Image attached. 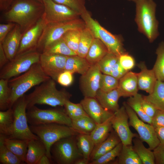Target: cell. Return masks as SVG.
Listing matches in <instances>:
<instances>
[{
  "label": "cell",
  "mask_w": 164,
  "mask_h": 164,
  "mask_svg": "<svg viewBox=\"0 0 164 164\" xmlns=\"http://www.w3.org/2000/svg\"><path fill=\"white\" fill-rule=\"evenodd\" d=\"M44 10L43 2L38 0H14L5 11L4 18L18 25L23 34L42 17Z\"/></svg>",
  "instance_id": "cell-1"
},
{
  "label": "cell",
  "mask_w": 164,
  "mask_h": 164,
  "mask_svg": "<svg viewBox=\"0 0 164 164\" xmlns=\"http://www.w3.org/2000/svg\"><path fill=\"white\" fill-rule=\"evenodd\" d=\"M71 96L65 90H58L55 81L50 78L36 86L31 93L25 95L27 109L36 104H46L53 107L64 106Z\"/></svg>",
  "instance_id": "cell-2"
},
{
  "label": "cell",
  "mask_w": 164,
  "mask_h": 164,
  "mask_svg": "<svg viewBox=\"0 0 164 164\" xmlns=\"http://www.w3.org/2000/svg\"><path fill=\"white\" fill-rule=\"evenodd\" d=\"M50 78L44 73L38 62L22 74L9 80V85L11 91L9 108H12L14 103L32 87Z\"/></svg>",
  "instance_id": "cell-3"
},
{
  "label": "cell",
  "mask_w": 164,
  "mask_h": 164,
  "mask_svg": "<svg viewBox=\"0 0 164 164\" xmlns=\"http://www.w3.org/2000/svg\"><path fill=\"white\" fill-rule=\"evenodd\" d=\"M135 21L138 30L152 43L159 35L155 17L156 4L153 0H137Z\"/></svg>",
  "instance_id": "cell-4"
},
{
  "label": "cell",
  "mask_w": 164,
  "mask_h": 164,
  "mask_svg": "<svg viewBox=\"0 0 164 164\" xmlns=\"http://www.w3.org/2000/svg\"><path fill=\"white\" fill-rule=\"evenodd\" d=\"M31 131L44 144L46 155L52 160L50 149L52 145L64 138L74 136L77 133L71 127L56 123L29 126Z\"/></svg>",
  "instance_id": "cell-5"
},
{
  "label": "cell",
  "mask_w": 164,
  "mask_h": 164,
  "mask_svg": "<svg viewBox=\"0 0 164 164\" xmlns=\"http://www.w3.org/2000/svg\"><path fill=\"white\" fill-rule=\"evenodd\" d=\"M80 16L95 38L99 39L104 44L109 52L119 57L126 52L121 38L113 34L103 27L91 17L87 9L81 13Z\"/></svg>",
  "instance_id": "cell-6"
},
{
  "label": "cell",
  "mask_w": 164,
  "mask_h": 164,
  "mask_svg": "<svg viewBox=\"0 0 164 164\" xmlns=\"http://www.w3.org/2000/svg\"><path fill=\"white\" fill-rule=\"evenodd\" d=\"M86 26L83 20L79 18L47 24L39 40L37 50L41 53L46 46L61 38L68 31L73 29H81Z\"/></svg>",
  "instance_id": "cell-7"
},
{
  "label": "cell",
  "mask_w": 164,
  "mask_h": 164,
  "mask_svg": "<svg viewBox=\"0 0 164 164\" xmlns=\"http://www.w3.org/2000/svg\"><path fill=\"white\" fill-rule=\"evenodd\" d=\"M27 105L25 94L19 98L13 104L12 107L14 115L12 131L11 135L7 138L28 141L39 138L31 131L28 125L26 111Z\"/></svg>",
  "instance_id": "cell-8"
},
{
  "label": "cell",
  "mask_w": 164,
  "mask_h": 164,
  "mask_svg": "<svg viewBox=\"0 0 164 164\" xmlns=\"http://www.w3.org/2000/svg\"><path fill=\"white\" fill-rule=\"evenodd\" d=\"M28 123L31 125L56 123L71 127L72 120L65 110L55 108L40 109L35 105L27 109Z\"/></svg>",
  "instance_id": "cell-9"
},
{
  "label": "cell",
  "mask_w": 164,
  "mask_h": 164,
  "mask_svg": "<svg viewBox=\"0 0 164 164\" xmlns=\"http://www.w3.org/2000/svg\"><path fill=\"white\" fill-rule=\"evenodd\" d=\"M72 136L63 138L51 146V158L58 164H73L78 159L83 157L79 151Z\"/></svg>",
  "instance_id": "cell-10"
},
{
  "label": "cell",
  "mask_w": 164,
  "mask_h": 164,
  "mask_svg": "<svg viewBox=\"0 0 164 164\" xmlns=\"http://www.w3.org/2000/svg\"><path fill=\"white\" fill-rule=\"evenodd\" d=\"M40 54L36 51L16 56L0 69V78L9 80L25 72L39 62Z\"/></svg>",
  "instance_id": "cell-11"
},
{
  "label": "cell",
  "mask_w": 164,
  "mask_h": 164,
  "mask_svg": "<svg viewBox=\"0 0 164 164\" xmlns=\"http://www.w3.org/2000/svg\"><path fill=\"white\" fill-rule=\"evenodd\" d=\"M123 105L128 116L129 126L136 130L140 139L146 142L149 146V148L153 151L160 144L155 128L151 125L146 124L139 119L126 102H124Z\"/></svg>",
  "instance_id": "cell-12"
},
{
  "label": "cell",
  "mask_w": 164,
  "mask_h": 164,
  "mask_svg": "<svg viewBox=\"0 0 164 164\" xmlns=\"http://www.w3.org/2000/svg\"><path fill=\"white\" fill-rule=\"evenodd\" d=\"M44 10L42 18L46 24L62 22L79 18L80 14L65 5L53 0H43Z\"/></svg>",
  "instance_id": "cell-13"
},
{
  "label": "cell",
  "mask_w": 164,
  "mask_h": 164,
  "mask_svg": "<svg viewBox=\"0 0 164 164\" xmlns=\"http://www.w3.org/2000/svg\"><path fill=\"white\" fill-rule=\"evenodd\" d=\"M128 116L123 105L115 112L111 119L112 128L119 138L123 145L132 144L134 138L139 137L130 130Z\"/></svg>",
  "instance_id": "cell-14"
},
{
  "label": "cell",
  "mask_w": 164,
  "mask_h": 164,
  "mask_svg": "<svg viewBox=\"0 0 164 164\" xmlns=\"http://www.w3.org/2000/svg\"><path fill=\"white\" fill-rule=\"evenodd\" d=\"M46 25L41 17L22 35L16 55L37 51L39 38Z\"/></svg>",
  "instance_id": "cell-15"
},
{
  "label": "cell",
  "mask_w": 164,
  "mask_h": 164,
  "mask_svg": "<svg viewBox=\"0 0 164 164\" xmlns=\"http://www.w3.org/2000/svg\"><path fill=\"white\" fill-rule=\"evenodd\" d=\"M102 72L97 63L91 66L79 80L80 89L84 97L95 98L99 88Z\"/></svg>",
  "instance_id": "cell-16"
},
{
  "label": "cell",
  "mask_w": 164,
  "mask_h": 164,
  "mask_svg": "<svg viewBox=\"0 0 164 164\" xmlns=\"http://www.w3.org/2000/svg\"><path fill=\"white\" fill-rule=\"evenodd\" d=\"M67 57L61 55L41 53L39 62L44 73L56 81L59 75L64 71Z\"/></svg>",
  "instance_id": "cell-17"
},
{
  "label": "cell",
  "mask_w": 164,
  "mask_h": 164,
  "mask_svg": "<svg viewBox=\"0 0 164 164\" xmlns=\"http://www.w3.org/2000/svg\"><path fill=\"white\" fill-rule=\"evenodd\" d=\"M80 103L87 115L96 124L105 121L114 113L104 109L95 98L84 97Z\"/></svg>",
  "instance_id": "cell-18"
},
{
  "label": "cell",
  "mask_w": 164,
  "mask_h": 164,
  "mask_svg": "<svg viewBox=\"0 0 164 164\" xmlns=\"http://www.w3.org/2000/svg\"><path fill=\"white\" fill-rule=\"evenodd\" d=\"M22 35L20 26L16 24L2 43L3 49L9 60H12L16 56Z\"/></svg>",
  "instance_id": "cell-19"
},
{
  "label": "cell",
  "mask_w": 164,
  "mask_h": 164,
  "mask_svg": "<svg viewBox=\"0 0 164 164\" xmlns=\"http://www.w3.org/2000/svg\"><path fill=\"white\" fill-rule=\"evenodd\" d=\"M137 66L140 70V72L137 73L138 90L151 94L157 80L154 71L152 69H148L144 62H140Z\"/></svg>",
  "instance_id": "cell-20"
},
{
  "label": "cell",
  "mask_w": 164,
  "mask_h": 164,
  "mask_svg": "<svg viewBox=\"0 0 164 164\" xmlns=\"http://www.w3.org/2000/svg\"><path fill=\"white\" fill-rule=\"evenodd\" d=\"M118 89L121 97H130L138 93L137 73L130 71L119 80Z\"/></svg>",
  "instance_id": "cell-21"
},
{
  "label": "cell",
  "mask_w": 164,
  "mask_h": 164,
  "mask_svg": "<svg viewBox=\"0 0 164 164\" xmlns=\"http://www.w3.org/2000/svg\"><path fill=\"white\" fill-rule=\"evenodd\" d=\"M121 97L118 88L108 92L99 89L95 98L105 110L114 113L119 108L118 101Z\"/></svg>",
  "instance_id": "cell-22"
},
{
  "label": "cell",
  "mask_w": 164,
  "mask_h": 164,
  "mask_svg": "<svg viewBox=\"0 0 164 164\" xmlns=\"http://www.w3.org/2000/svg\"><path fill=\"white\" fill-rule=\"evenodd\" d=\"M121 142V141L116 132L114 130H112L105 140L95 146L90 155L89 161L91 162L98 158L113 149Z\"/></svg>",
  "instance_id": "cell-23"
},
{
  "label": "cell",
  "mask_w": 164,
  "mask_h": 164,
  "mask_svg": "<svg viewBox=\"0 0 164 164\" xmlns=\"http://www.w3.org/2000/svg\"><path fill=\"white\" fill-rule=\"evenodd\" d=\"M46 153L45 146L39 138L29 141L25 163L27 164H36L41 157L46 154Z\"/></svg>",
  "instance_id": "cell-24"
},
{
  "label": "cell",
  "mask_w": 164,
  "mask_h": 164,
  "mask_svg": "<svg viewBox=\"0 0 164 164\" xmlns=\"http://www.w3.org/2000/svg\"><path fill=\"white\" fill-rule=\"evenodd\" d=\"M108 52L104 44L99 39L94 38L85 58L92 65L97 63Z\"/></svg>",
  "instance_id": "cell-25"
},
{
  "label": "cell",
  "mask_w": 164,
  "mask_h": 164,
  "mask_svg": "<svg viewBox=\"0 0 164 164\" xmlns=\"http://www.w3.org/2000/svg\"><path fill=\"white\" fill-rule=\"evenodd\" d=\"M91 66L85 58L77 55L69 56L66 60L64 70L82 75L87 72Z\"/></svg>",
  "instance_id": "cell-26"
},
{
  "label": "cell",
  "mask_w": 164,
  "mask_h": 164,
  "mask_svg": "<svg viewBox=\"0 0 164 164\" xmlns=\"http://www.w3.org/2000/svg\"><path fill=\"white\" fill-rule=\"evenodd\" d=\"M28 141L25 140L8 138L5 136L4 140L5 146L24 163L27 151Z\"/></svg>",
  "instance_id": "cell-27"
},
{
  "label": "cell",
  "mask_w": 164,
  "mask_h": 164,
  "mask_svg": "<svg viewBox=\"0 0 164 164\" xmlns=\"http://www.w3.org/2000/svg\"><path fill=\"white\" fill-rule=\"evenodd\" d=\"M113 116L105 121L96 124L90 134L95 146L104 141L109 136L112 129L111 119Z\"/></svg>",
  "instance_id": "cell-28"
},
{
  "label": "cell",
  "mask_w": 164,
  "mask_h": 164,
  "mask_svg": "<svg viewBox=\"0 0 164 164\" xmlns=\"http://www.w3.org/2000/svg\"><path fill=\"white\" fill-rule=\"evenodd\" d=\"M134 149L141 159L142 164H155V157L153 151L147 148L139 137L134 138L132 140Z\"/></svg>",
  "instance_id": "cell-29"
},
{
  "label": "cell",
  "mask_w": 164,
  "mask_h": 164,
  "mask_svg": "<svg viewBox=\"0 0 164 164\" xmlns=\"http://www.w3.org/2000/svg\"><path fill=\"white\" fill-rule=\"evenodd\" d=\"M143 97L157 109L164 111V81L157 80L152 92Z\"/></svg>",
  "instance_id": "cell-30"
},
{
  "label": "cell",
  "mask_w": 164,
  "mask_h": 164,
  "mask_svg": "<svg viewBox=\"0 0 164 164\" xmlns=\"http://www.w3.org/2000/svg\"><path fill=\"white\" fill-rule=\"evenodd\" d=\"M41 53L67 56L77 55L68 47L62 37L46 46Z\"/></svg>",
  "instance_id": "cell-31"
},
{
  "label": "cell",
  "mask_w": 164,
  "mask_h": 164,
  "mask_svg": "<svg viewBox=\"0 0 164 164\" xmlns=\"http://www.w3.org/2000/svg\"><path fill=\"white\" fill-rule=\"evenodd\" d=\"M94 38L91 31L86 26L81 29L77 55L85 58Z\"/></svg>",
  "instance_id": "cell-32"
},
{
  "label": "cell",
  "mask_w": 164,
  "mask_h": 164,
  "mask_svg": "<svg viewBox=\"0 0 164 164\" xmlns=\"http://www.w3.org/2000/svg\"><path fill=\"white\" fill-rule=\"evenodd\" d=\"M117 164H142L133 149V145H123L121 150L117 157Z\"/></svg>",
  "instance_id": "cell-33"
},
{
  "label": "cell",
  "mask_w": 164,
  "mask_h": 164,
  "mask_svg": "<svg viewBox=\"0 0 164 164\" xmlns=\"http://www.w3.org/2000/svg\"><path fill=\"white\" fill-rule=\"evenodd\" d=\"M96 125L93 119L86 116L72 120L71 127L77 133L90 135Z\"/></svg>",
  "instance_id": "cell-34"
},
{
  "label": "cell",
  "mask_w": 164,
  "mask_h": 164,
  "mask_svg": "<svg viewBox=\"0 0 164 164\" xmlns=\"http://www.w3.org/2000/svg\"><path fill=\"white\" fill-rule=\"evenodd\" d=\"M14 122L13 112L12 108L0 111V134L9 137L12 131Z\"/></svg>",
  "instance_id": "cell-35"
},
{
  "label": "cell",
  "mask_w": 164,
  "mask_h": 164,
  "mask_svg": "<svg viewBox=\"0 0 164 164\" xmlns=\"http://www.w3.org/2000/svg\"><path fill=\"white\" fill-rule=\"evenodd\" d=\"M76 143L83 157L89 160L90 155L95 147L90 135L79 134L77 138Z\"/></svg>",
  "instance_id": "cell-36"
},
{
  "label": "cell",
  "mask_w": 164,
  "mask_h": 164,
  "mask_svg": "<svg viewBox=\"0 0 164 164\" xmlns=\"http://www.w3.org/2000/svg\"><path fill=\"white\" fill-rule=\"evenodd\" d=\"M142 96L141 94L138 93L134 96L129 97L126 102L141 120L151 125L152 118L145 114L142 107L141 102Z\"/></svg>",
  "instance_id": "cell-37"
},
{
  "label": "cell",
  "mask_w": 164,
  "mask_h": 164,
  "mask_svg": "<svg viewBox=\"0 0 164 164\" xmlns=\"http://www.w3.org/2000/svg\"><path fill=\"white\" fill-rule=\"evenodd\" d=\"M4 135L0 134V164H24L5 145L4 143Z\"/></svg>",
  "instance_id": "cell-38"
},
{
  "label": "cell",
  "mask_w": 164,
  "mask_h": 164,
  "mask_svg": "<svg viewBox=\"0 0 164 164\" xmlns=\"http://www.w3.org/2000/svg\"><path fill=\"white\" fill-rule=\"evenodd\" d=\"M157 58L152 68L157 80L164 81V42L159 44L156 51Z\"/></svg>",
  "instance_id": "cell-39"
},
{
  "label": "cell",
  "mask_w": 164,
  "mask_h": 164,
  "mask_svg": "<svg viewBox=\"0 0 164 164\" xmlns=\"http://www.w3.org/2000/svg\"><path fill=\"white\" fill-rule=\"evenodd\" d=\"M8 79L0 80V110L4 111L9 108L11 91L9 85Z\"/></svg>",
  "instance_id": "cell-40"
},
{
  "label": "cell",
  "mask_w": 164,
  "mask_h": 164,
  "mask_svg": "<svg viewBox=\"0 0 164 164\" xmlns=\"http://www.w3.org/2000/svg\"><path fill=\"white\" fill-rule=\"evenodd\" d=\"M63 106L66 113L71 120L88 116L80 103H74L69 100L65 102Z\"/></svg>",
  "instance_id": "cell-41"
},
{
  "label": "cell",
  "mask_w": 164,
  "mask_h": 164,
  "mask_svg": "<svg viewBox=\"0 0 164 164\" xmlns=\"http://www.w3.org/2000/svg\"><path fill=\"white\" fill-rule=\"evenodd\" d=\"M119 61V56L108 52L97 63L102 73L110 74L115 64Z\"/></svg>",
  "instance_id": "cell-42"
},
{
  "label": "cell",
  "mask_w": 164,
  "mask_h": 164,
  "mask_svg": "<svg viewBox=\"0 0 164 164\" xmlns=\"http://www.w3.org/2000/svg\"><path fill=\"white\" fill-rule=\"evenodd\" d=\"M81 29L69 30L62 36L68 47L76 53L78 46Z\"/></svg>",
  "instance_id": "cell-43"
},
{
  "label": "cell",
  "mask_w": 164,
  "mask_h": 164,
  "mask_svg": "<svg viewBox=\"0 0 164 164\" xmlns=\"http://www.w3.org/2000/svg\"><path fill=\"white\" fill-rule=\"evenodd\" d=\"M123 144L121 142L113 149L97 159L91 162V164H106L117 157L122 148Z\"/></svg>",
  "instance_id": "cell-44"
},
{
  "label": "cell",
  "mask_w": 164,
  "mask_h": 164,
  "mask_svg": "<svg viewBox=\"0 0 164 164\" xmlns=\"http://www.w3.org/2000/svg\"><path fill=\"white\" fill-rule=\"evenodd\" d=\"M119 80L109 74H102L99 89L104 92H108L117 88Z\"/></svg>",
  "instance_id": "cell-45"
},
{
  "label": "cell",
  "mask_w": 164,
  "mask_h": 164,
  "mask_svg": "<svg viewBox=\"0 0 164 164\" xmlns=\"http://www.w3.org/2000/svg\"><path fill=\"white\" fill-rule=\"evenodd\" d=\"M55 2L65 5L80 15L86 9L85 0H53Z\"/></svg>",
  "instance_id": "cell-46"
},
{
  "label": "cell",
  "mask_w": 164,
  "mask_h": 164,
  "mask_svg": "<svg viewBox=\"0 0 164 164\" xmlns=\"http://www.w3.org/2000/svg\"><path fill=\"white\" fill-rule=\"evenodd\" d=\"M119 61L121 67L127 71H130L135 65L134 58L126 52L119 56Z\"/></svg>",
  "instance_id": "cell-47"
},
{
  "label": "cell",
  "mask_w": 164,
  "mask_h": 164,
  "mask_svg": "<svg viewBox=\"0 0 164 164\" xmlns=\"http://www.w3.org/2000/svg\"><path fill=\"white\" fill-rule=\"evenodd\" d=\"M73 74L70 71L64 70L59 75L56 81L63 86L68 87L73 82Z\"/></svg>",
  "instance_id": "cell-48"
},
{
  "label": "cell",
  "mask_w": 164,
  "mask_h": 164,
  "mask_svg": "<svg viewBox=\"0 0 164 164\" xmlns=\"http://www.w3.org/2000/svg\"><path fill=\"white\" fill-rule=\"evenodd\" d=\"M141 102L145 112L148 116L152 118L155 114L158 109L146 100L142 95L141 98Z\"/></svg>",
  "instance_id": "cell-49"
},
{
  "label": "cell",
  "mask_w": 164,
  "mask_h": 164,
  "mask_svg": "<svg viewBox=\"0 0 164 164\" xmlns=\"http://www.w3.org/2000/svg\"><path fill=\"white\" fill-rule=\"evenodd\" d=\"M156 164H164V143L159 144L153 150Z\"/></svg>",
  "instance_id": "cell-50"
},
{
  "label": "cell",
  "mask_w": 164,
  "mask_h": 164,
  "mask_svg": "<svg viewBox=\"0 0 164 164\" xmlns=\"http://www.w3.org/2000/svg\"><path fill=\"white\" fill-rule=\"evenodd\" d=\"M15 23L9 22L8 23L0 24V43H2L11 30L14 27Z\"/></svg>",
  "instance_id": "cell-51"
},
{
  "label": "cell",
  "mask_w": 164,
  "mask_h": 164,
  "mask_svg": "<svg viewBox=\"0 0 164 164\" xmlns=\"http://www.w3.org/2000/svg\"><path fill=\"white\" fill-rule=\"evenodd\" d=\"M151 125L155 128L164 126V111L158 110L152 118Z\"/></svg>",
  "instance_id": "cell-52"
},
{
  "label": "cell",
  "mask_w": 164,
  "mask_h": 164,
  "mask_svg": "<svg viewBox=\"0 0 164 164\" xmlns=\"http://www.w3.org/2000/svg\"><path fill=\"white\" fill-rule=\"evenodd\" d=\"M128 72L121 67L118 61L112 68L109 75L119 80Z\"/></svg>",
  "instance_id": "cell-53"
},
{
  "label": "cell",
  "mask_w": 164,
  "mask_h": 164,
  "mask_svg": "<svg viewBox=\"0 0 164 164\" xmlns=\"http://www.w3.org/2000/svg\"><path fill=\"white\" fill-rule=\"evenodd\" d=\"M9 61L3 49L2 43H0V68L1 69Z\"/></svg>",
  "instance_id": "cell-54"
},
{
  "label": "cell",
  "mask_w": 164,
  "mask_h": 164,
  "mask_svg": "<svg viewBox=\"0 0 164 164\" xmlns=\"http://www.w3.org/2000/svg\"><path fill=\"white\" fill-rule=\"evenodd\" d=\"M155 129L160 144L164 143V126L157 127Z\"/></svg>",
  "instance_id": "cell-55"
},
{
  "label": "cell",
  "mask_w": 164,
  "mask_h": 164,
  "mask_svg": "<svg viewBox=\"0 0 164 164\" xmlns=\"http://www.w3.org/2000/svg\"><path fill=\"white\" fill-rule=\"evenodd\" d=\"M14 0H0V9L1 11H6L11 5Z\"/></svg>",
  "instance_id": "cell-56"
},
{
  "label": "cell",
  "mask_w": 164,
  "mask_h": 164,
  "mask_svg": "<svg viewBox=\"0 0 164 164\" xmlns=\"http://www.w3.org/2000/svg\"><path fill=\"white\" fill-rule=\"evenodd\" d=\"M52 160L46 155L45 154L42 156L37 162L36 164H50Z\"/></svg>",
  "instance_id": "cell-57"
},
{
  "label": "cell",
  "mask_w": 164,
  "mask_h": 164,
  "mask_svg": "<svg viewBox=\"0 0 164 164\" xmlns=\"http://www.w3.org/2000/svg\"><path fill=\"white\" fill-rule=\"evenodd\" d=\"M89 160L82 157L77 160L74 164H89Z\"/></svg>",
  "instance_id": "cell-58"
},
{
  "label": "cell",
  "mask_w": 164,
  "mask_h": 164,
  "mask_svg": "<svg viewBox=\"0 0 164 164\" xmlns=\"http://www.w3.org/2000/svg\"><path fill=\"white\" fill-rule=\"evenodd\" d=\"M128 0L129 1H133L135 2L137 0Z\"/></svg>",
  "instance_id": "cell-59"
},
{
  "label": "cell",
  "mask_w": 164,
  "mask_h": 164,
  "mask_svg": "<svg viewBox=\"0 0 164 164\" xmlns=\"http://www.w3.org/2000/svg\"><path fill=\"white\" fill-rule=\"evenodd\" d=\"M39 1H40L41 2H43L42 0H38Z\"/></svg>",
  "instance_id": "cell-60"
},
{
  "label": "cell",
  "mask_w": 164,
  "mask_h": 164,
  "mask_svg": "<svg viewBox=\"0 0 164 164\" xmlns=\"http://www.w3.org/2000/svg\"><path fill=\"white\" fill-rule=\"evenodd\" d=\"M43 0H42V1H43Z\"/></svg>",
  "instance_id": "cell-61"
}]
</instances>
